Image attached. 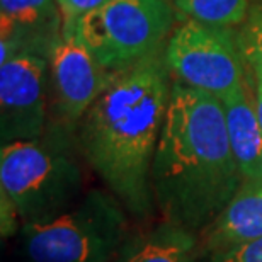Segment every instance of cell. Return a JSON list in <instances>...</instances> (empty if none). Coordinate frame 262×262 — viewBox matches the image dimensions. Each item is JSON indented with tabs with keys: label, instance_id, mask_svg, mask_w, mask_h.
<instances>
[{
	"label": "cell",
	"instance_id": "14",
	"mask_svg": "<svg viewBox=\"0 0 262 262\" xmlns=\"http://www.w3.org/2000/svg\"><path fill=\"white\" fill-rule=\"evenodd\" d=\"M238 41L245 60L255 58L262 61V2L252 5V9L249 10L238 34Z\"/></svg>",
	"mask_w": 262,
	"mask_h": 262
},
{
	"label": "cell",
	"instance_id": "17",
	"mask_svg": "<svg viewBox=\"0 0 262 262\" xmlns=\"http://www.w3.org/2000/svg\"><path fill=\"white\" fill-rule=\"evenodd\" d=\"M0 225H2V237H12L20 227V216L5 192L0 191Z\"/></svg>",
	"mask_w": 262,
	"mask_h": 262
},
{
	"label": "cell",
	"instance_id": "15",
	"mask_svg": "<svg viewBox=\"0 0 262 262\" xmlns=\"http://www.w3.org/2000/svg\"><path fill=\"white\" fill-rule=\"evenodd\" d=\"M206 262H262V237L208 257Z\"/></svg>",
	"mask_w": 262,
	"mask_h": 262
},
{
	"label": "cell",
	"instance_id": "2",
	"mask_svg": "<svg viewBox=\"0 0 262 262\" xmlns=\"http://www.w3.org/2000/svg\"><path fill=\"white\" fill-rule=\"evenodd\" d=\"M170 72L165 46L113 73L80 121L85 160L135 216L151 211V164L169 107Z\"/></svg>",
	"mask_w": 262,
	"mask_h": 262
},
{
	"label": "cell",
	"instance_id": "1",
	"mask_svg": "<svg viewBox=\"0 0 262 262\" xmlns=\"http://www.w3.org/2000/svg\"><path fill=\"white\" fill-rule=\"evenodd\" d=\"M242 181L222 99L174 80L151 164V196L164 222L203 232Z\"/></svg>",
	"mask_w": 262,
	"mask_h": 262
},
{
	"label": "cell",
	"instance_id": "12",
	"mask_svg": "<svg viewBox=\"0 0 262 262\" xmlns=\"http://www.w3.org/2000/svg\"><path fill=\"white\" fill-rule=\"evenodd\" d=\"M194 232L162 222L148 232L131 235L118 254V262H203Z\"/></svg>",
	"mask_w": 262,
	"mask_h": 262
},
{
	"label": "cell",
	"instance_id": "11",
	"mask_svg": "<svg viewBox=\"0 0 262 262\" xmlns=\"http://www.w3.org/2000/svg\"><path fill=\"white\" fill-rule=\"evenodd\" d=\"M2 17V55L0 63L7 61L23 48L20 41L29 36L41 39V33L48 31L60 34L61 14L56 0H0Z\"/></svg>",
	"mask_w": 262,
	"mask_h": 262
},
{
	"label": "cell",
	"instance_id": "3",
	"mask_svg": "<svg viewBox=\"0 0 262 262\" xmlns=\"http://www.w3.org/2000/svg\"><path fill=\"white\" fill-rule=\"evenodd\" d=\"M113 192L89 191L56 216L20 227L29 262H109L128 235V218Z\"/></svg>",
	"mask_w": 262,
	"mask_h": 262
},
{
	"label": "cell",
	"instance_id": "7",
	"mask_svg": "<svg viewBox=\"0 0 262 262\" xmlns=\"http://www.w3.org/2000/svg\"><path fill=\"white\" fill-rule=\"evenodd\" d=\"M48 63V56L38 48H23L0 63L2 145L43 136Z\"/></svg>",
	"mask_w": 262,
	"mask_h": 262
},
{
	"label": "cell",
	"instance_id": "5",
	"mask_svg": "<svg viewBox=\"0 0 262 262\" xmlns=\"http://www.w3.org/2000/svg\"><path fill=\"white\" fill-rule=\"evenodd\" d=\"M176 12L170 0H107L78 19L75 29L99 63L116 73L167 46Z\"/></svg>",
	"mask_w": 262,
	"mask_h": 262
},
{
	"label": "cell",
	"instance_id": "9",
	"mask_svg": "<svg viewBox=\"0 0 262 262\" xmlns=\"http://www.w3.org/2000/svg\"><path fill=\"white\" fill-rule=\"evenodd\" d=\"M208 257L262 237V177L244 179L223 211L203 230Z\"/></svg>",
	"mask_w": 262,
	"mask_h": 262
},
{
	"label": "cell",
	"instance_id": "18",
	"mask_svg": "<svg viewBox=\"0 0 262 262\" xmlns=\"http://www.w3.org/2000/svg\"><path fill=\"white\" fill-rule=\"evenodd\" d=\"M247 63L252 72V80H254V97H255V107H257L259 121L262 124V61L255 58H249Z\"/></svg>",
	"mask_w": 262,
	"mask_h": 262
},
{
	"label": "cell",
	"instance_id": "8",
	"mask_svg": "<svg viewBox=\"0 0 262 262\" xmlns=\"http://www.w3.org/2000/svg\"><path fill=\"white\" fill-rule=\"evenodd\" d=\"M48 60L56 111L67 123H80L113 73L99 63L80 39L75 24H61Z\"/></svg>",
	"mask_w": 262,
	"mask_h": 262
},
{
	"label": "cell",
	"instance_id": "19",
	"mask_svg": "<svg viewBox=\"0 0 262 262\" xmlns=\"http://www.w3.org/2000/svg\"><path fill=\"white\" fill-rule=\"evenodd\" d=\"M260 177H262V176H260Z\"/></svg>",
	"mask_w": 262,
	"mask_h": 262
},
{
	"label": "cell",
	"instance_id": "13",
	"mask_svg": "<svg viewBox=\"0 0 262 262\" xmlns=\"http://www.w3.org/2000/svg\"><path fill=\"white\" fill-rule=\"evenodd\" d=\"M174 4L184 17L220 28L242 26L250 10L249 0H174Z\"/></svg>",
	"mask_w": 262,
	"mask_h": 262
},
{
	"label": "cell",
	"instance_id": "4",
	"mask_svg": "<svg viewBox=\"0 0 262 262\" xmlns=\"http://www.w3.org/2000/svg\"><path fill=\"white\" fill-rule=\"evenodd\" d=\"M80 189V167L61 141L38 138L2 145L0 191L14 203L23 225L65 211Z\"/></svg>",
	"mask_w": 262,
	"mask_h": 262
},
{
	"label": "cell",
	"instance_id": "6",
	"mask_svg": "<svg viewBox=\"0 0 262 262\" xmlns=\"http://www.w3.org/2000/svg\"><path fill=\"white\" fill-rule=\"evenodd\" d=\"M172 78L186 87L223 99L247 80L249 65L232 28L186 17L165 46Z\"/></svg>",
	"mask_w": 262,
	"mask_h": 262
},
{
	"label": "cell",
	"instance_id": "10",
	"mask_svg": "<svg viewBox=\"0 0 262 262\" xmlns=\"http://www.w3.org/2000/svg\"><path fill=\"white\" fill-rule=\"evenodd\" d=\"M222 104L230 145L240 174L244 179H259L262 176V124L255 107L250 67L247 80L225 96Z\"/></svg>",
	"mask_w": 262,
	"mask_h": 262
},
{
	"label": "cell",
	"instance_id": "16",
	"mask_svg": "<svg viewBox=\"0 0 262 262\" xmlns=\"http://www.w3.org/2000/svg\"><path fill=\"white\" fill-rule=\"evenodd\" d=\"M106 2L107 0H56L61 14V24H75L80 17Z\"/></svg>",
	"mask_w": 262,
	"mask_h": 262
}]
</instances>
